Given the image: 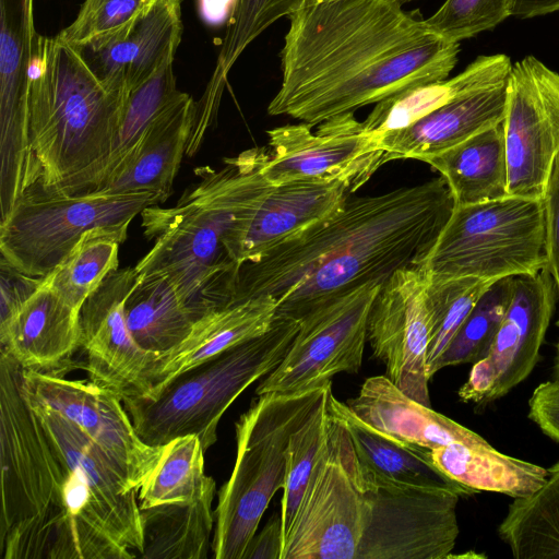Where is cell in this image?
I'll return each instance as SVG.
<instances>
[{"label":"cell","instance_id":"cell-1","mask_svg":"<svg viewBox=\"0 0 559 559\" xmlns=\"http://www.w3.org/2000/svg\"><path fill=\"white\" fill-rule=\"evenodd\" d=\"M0 352L2 559L141 557L138 490L72 421L25 397Z\"/></svg>","mask_w":559,"mask_h":559},{"label":"cell","instance_id":"cell-2","mask_svg":"<svg viewBox=\"0 0 559 559\" xmlns=\"http://www.w3.org/2000/svg\"><path fill=\"white\" fill-rule=\"evenodd\" d=\"M401 0H328L288 15L282 84L267 106L309 126L406 90L447 80L460 43L426 24Z\"/></svg>","mask_w":559,"mask_h":559},{"label":"cell","instance_id":"cell-3","mask_svg":"<svg viewBox=\"0 0 559 559\" xmlns=\"http://www.w3.org/2000/svg\"><path fill=\"white\" fill-rule=\"evenodd\" d=\"M453 209L441 177L381 194L348 195L333 214L242 264L230 302L269 295L277 316L300 319L353 288L420 265Z\"/></svg>","mask_w":559,"mask_h":559},{"label":"cell","instance_id":"cell-4","mask_svg":"<svg viewBox=\"0 0 559 559\" xmlns=\"http://www.w3.org/2000/svg\"><path fill=\"white\" fill-rule=\"evenodd\" d=\"M266 147L226 158L219 169L197 168L200 181L173 207L141 212L152 249L134 266L138 274L168 278L200 320L230 302L239 266L225 240L235 223L272 187L262 168Z\"/></svg>","mask_w":559,"mask_h":559},{"label":"cell","instance_id":"cell-5","mask_svg":"<svg viewBox=\"0 0 559 559\" xmlns=\"http://www.w3.org/2000/svg\"><path fill=\"white\" fill-rule=\"evenodd\" d=\"M24 70L38 182L71 195L94 192L106 176L126 95L107 87L57 36L34 38Z\"/></svg>","mask_w":559,"mask_h":559},{"label":"cell","instance_id":"cell-6","mask_svg":"<svg viewBox=\"0 0 559 559\" xmlns=\"http://www.w3.org/2000/svg\"><path fill=\"white\" fill-rule=\"evenodd\" d=\"M300 320L277 316L267 332L177 374L156 394L126 399L139 437L151 447L194 435L206 451L217 441L223 414L253 382L282 361Z\"/></svg>","mask_w":559,"mask_h":559},{"label":"cell","instance_id":"cell-7","mask_svg":"<svg viewBox=\"0 0 559 559\" xmlns=\"http://www.w3.org/2000/svg\"><path fill=\"white\" fill-rule=\"evenodd\" d=\"M329 385L331 381L295 393L258 395L236 421V461L215 508V559H242L273 496L286 486L290 438Z\"/></svg>","mask_w":559,"mask_h":559},{"label":"cell","instance_id":"cell-8","mask_svg":"<svg viewBox=\"0 0 559 559\" xmlns=\"http://www.w3.org/2000/svg\"><path fill=\"white\" fill-rule=\"evenodd\" d=\"M432 275L497 282L548 267L543 200L507 195L453 212L421 263Z\"/></svg>","mask_w":559,"mask_h":559},{"label":"cell","instance_id":"cell-9","mask_svg":"<svg viewBox=\"0 0 559 559\" xmlns=\"http://www.w3.org/2000/svg\"><path fill=\"white\" fill-rule=\"evenodd\" d=\"M163 202L154 192L71 195L36 182L0 222L1 257L25 274L45 277L87 231L104 228L128 235L136 215Z\"/></svg>","mask_w":559,"mask_h":559},{"label":"cell","instance_id":"cell-10","mask_svg":"<svg viewBox=\"0 0 559 559\" xmlns=\"http://www.w3.org/2000/svg\"><path fill=\"white\" fill-rule=\"evenodd\" d=\"M347 463L364 501L356 559H445L460 533L459 492L389 480L360 463L349 440Z\"/></svg>","mask_w":559,"mask_h":559},{"label":"cell","instance_id":"cell-11","mask_svg":"<svg viewBox=\"0 0 559 559\" xmlns=\"http://www.w3.org/2000/svg\"><path fill=\"white\" fill-rule=\"evenodd\" d=\"M384 282L341 294L300 318L282 361L264 377L257 395L295 393L322 386L337 373H357L362 365L372 302Z\"/></svg>","mask_w":559,"mask_h":559},{"label":"cell","instance_id":"cell-12","mask_svg":"<svg viewBox=\"0 0 559 559\" xmlns=\"http://www.w3.org/2000/svg\"><path fill=\"white\" fill-rule=\"evenodd\" d=\"M330 416L325 445L284 539L281 559H356L364 533V501L348 469L349 437L331 412Z\"/></svg>","mask_w":559,"mask_h":559},{"label":"cell","instance_id":"cell-13","mask_svg":"<svg viewBox=\"0 0 559 559\" xmlns=\"http://www.w3.org/2000/svg\"><path fill=\"white\" fill-rule=\"evenodd\" d=\"M502 127L508 195L543 200L559 154V73L534 56L512 64Z\"/></svg>","mask_w":559,"mask_h":559},{"label":"cell","instance_id":"cell-14","mask_svg":"<svg viewBox=\"0 0 559 559\" xmlns=\"http://www.w3.org/2000/svg\"><path fill=\"white\" fill-rule=\"evenodd\" d=\"M312 128L300 122L266 132L262 173L271 186L341 181L355 192L386 163L378 140L361 129L354 112Z\"/></svg>","mask_w":559,"mask_h":559},{"label":"cell","instance_id":"cell-15","mask_svg":"<svg viewBox=\"0 0 559 559\" xmlns=\"http://www.w3.org/2000/svg\"><path fill=\"white\" fill-rule=\"evenodd\" d=\"M20 384L25 397L72 421L139 491L157 464L163 447H151L139 437L115 392L92 380H71L58 372L22 368Z\"/></svg>","mask_w":559,"mask_h":559},{"label":"cell","instance_id":"cell-16","mask_svg":"<svg viewBox=\"0 0 559 559\" xmlns=\"http://www.w3.org/2000/svg\"><path fill=\"white\" fill-rule=\"evenodd\" d=\"M557 293L548 269L514 277L507 313L488 355L473 364L457 395L484 408L524 381L540 358V348L556 306Z\"/></svg>","mask_w":559,"mask_h":559},{"label":"cell","instance_id":"cell-17","mask_svg":"<svg viewBox=\"0 0 559 559\" xmlns=\"http://www.w3.org/2000/svg\"><path fill=\"white\" fill-rule=\"evenodd\" d=\"M428 273L414 265L394 272L381 286L368 317L367 342L385 376L405 394L431 407L427 354L431 320Z\"/></svg>","mask_w":559,"mask_h":559},{"label":"cell","instance_id":"cell-18","mask_svg":"<svg viewBox=\"0 0 559 559\" xmlns=\"http://www.w3.org/2000/svg\"><path fill=\"white\" fill-rule=\"evenodd\" d=\"M136 277L131 266L109 273L80 309L90 380L122 401L148 392L147 372L158 357L138 345L127 323L124 304Z\"/></svg>","mask_w":559,"mask_h":559},{"label":"cell","instance_id":"cell-19","mask_svg":"<svg viewBox=\"0 0 559 559\" xmlns=\"http://www.w3.org/2000/svg\"><path fill=\"white\" fill-rule=\"evenodd\" d=\"M181 2L155 0L126 26L75 49L107 87L127 95L174 62L182 34Z\"/></svg>","mask_w":559,"mask_h":559},{"label":"cell","instance_id":"cell-20","mask_svg":"<svg viewBox=\"0 0 559 559\" xmlns=\"http://www.w3.org/2000/svg\"><path fill=\"white\" fill-rule=\"evenodd\" d=\"M353 192L341 181L271 187L235 223L225 246L240 267L337 211Z\"/></svg>","mask_w":559,"mask_h":559},{"label":"cell","instance_id":"cell-21","mask_svg":"<svg viewBox=\"0 0 559 559\" xmlns=\"http://www.w3.org/2000/svg\"><path fill=\"white\" fill-rule=\"evenodd\" d=\"M508 79L465 92L411 126L374 136L386 163L439 155L473 135L502 123Z\"/></svg>","mask_w":559,"mask_h":559},{"label":"cell","instance_id":"cell-22","mask_svg":"<svg viewBox=\"0 0 559 559\" xmlns=\"http://www.w3.org/2000/svg\"><path fill=\"white\" fill-rule=\"evenodd\" d=\"M198 105L179 91L146 129L127 165L94 192L108 195L154 192L166 201L198 119Z\"/></svg>","mask_w":559,"mask_h":559},{"label":"cell","instance_id":"cell-23","mask_svg":"<svg viewBox=\"0 0 559 559\" xmlns=\"http://www.w3.org/2000/svg\"><path fill=\"white\" fill-rule=\"evenodd\" d=\"M277 311L276 300L258 296L216 308L198 320L189 335L158 355L147 372L148 392L156 394L177 374L211 357L267 332Z\"/></svg>","mask_w":559,"mask_h":559},{"label":"cell","instance_id":"cell-24","mask_svg":"<svg viewBox=\"0 0 559 559\" xmlns=\"http://www.w3.org/2000/svg\"><path fill=\"white\" fill-rule=\"evenodd\" d=\"M81 346L80 310L45 281L11 321L0 328V352L22 369L58 372Z\"/></svg>","mask_w":559,"mask_h":559},{"label":"cell","instance_id":"cell-25","mask_svg":"<svg viewBox=\"0 0 559 559\" xmlns=\"http://www.w3.org/2000/svg\"><path fill=\"white\" fill-rule=\"evenodd\" d=\"M346 404L367 424L414 447L490 445L478 433L405 394L386 376L367 378Z\"/></svg>","mask_w":559,"mask_h":559},{"label":"cell","instance_id":"cell-26","mask_svg":"<svg viewBox=\"0 0 559 559\" xmlns=\"http://www.w3.org/2000/svg\"><path fill=\"white\" fill-rule=\"evenodd\" d=\"M328 406L345 427L358 461L376 474L404 485L452 490L462 497L476 493L439 471L427 449L407 444L364 421L333 395L332 388Z\"/></svg>","mask_w":559,"mask_h":559},{"label":"cell","instance_id":"cell-27","mask_svg":"<svg viewBox=\"0 0 559 559\" xmlns=\"http://www.w3.org/2000/svg\"><path fill=\"white\" fill-rule=\"evenodd\" d=\"M445 181L454 206L508 195V168L502 123L424 160Z\"/></svg>","mask_w":559,"mask_h":559},{"label":"cell","instance_id":"cell-28","mask_svg":"<svg viewBox=\"0 0 559 559\" xmlns=\"http://www.w3.org/2000/svg\"><path fill=\"white\" fill-rule=\"evenodd\" d=\"M512 63L503 53L477 57L452 79L406 90L376 104L361 129L373 136L411 126L471 90L509 78Z\"/></svg>","mask_w":559,"mask_h":559},{"label":"cell","instance_id":"cell-29","mask_svg":"<svg viewBox=\"0 0 559 559\" xmlns=\"http://www.w3.org/2000/svg\"><path fill=\"white\" fill-rule=\"evenodd\" d=\"M427 454L439 471L461 485L514 499L537 491L549 474L548 468L500 453L492 445L454 442Z\"/></svg>","mask_w":559,"mask_h":559},{"label":"cell","instance_id":"cell-30","mask_svg":"<svg viewBox=\"0 0 559 559\" xmlns=\"http://www.w3.org/2000/svg\"><path fill=\"white\" fill-rule=\"evenodd\" d=\"M216 485L201 496L141 509L144 559H205L215 527Z\"/></svg>","mask_w":559,"mask_h":559},{"label":"cell","instance_id":"cell-31","mask_svg":"<svg viewBox=\"0 0 559 559\" xmlns=\"http://www.w3.org/2000/svg\"><path fill=\"white\" fill-rule=\"evenodd\" d=\"M124 313L138 345L156 355L179 345L198 321L171 282L157 274H138Z\"/></svg>","mask_w":559,"mask_h":559},{"label":"cell","instance_id":"cell-32","mask_svg":"<svg viewBox=\"0 0 559 559\" xmlns=\"http://www.w3.org/2000/svg\"><path fill=\"white\" fill-rule=\"evenodd\" d=\"M534 493L515 498L497 533L515 559H559V462Z\"/></svg>","mask_w":559,"mask_h":559},{"label":"cell","instance_id":"cell-33","mask_svg":"<svg viewBox=\"0 0 559 559\" xmlns=\"http://www.w3.org/2000/svg\"><path fill=\"white\" fill-rule=\"evenodd\" d=\"M126 239V234L104 228L87 231L45 276L46 283L68 304L80 310L85 299L106 276L119 269V245Z\"/></svg>","mask_w":559,"mask_h":559},{"label":"cell","instance_id":"cell-34","mask_svg":"<svg viewBox=\"0 0 559 559\" xmlns=\"http://www.w3.org/2000/svg\"><path fill=\"white\" fill-rule=\"evenodd\" d=\"M204 452L198 436L176 438L138 491L140 508L188 501L201 496L215 480L205 474Z\"/></svg>","mask_w":559,"mask_h":559},{"label":"cell","instance_id":"cell-35","mask_svg":"<svg viewBox=\"0 0 559 559\" xmlns=\"http://www.w3.org/2000/svg\"><path fill=\"white\" fill-rule=\"evenodd\" d=\"M178 92L173 62H168L147 81L127 93L104 181L127 165L150 123Z\"/></svg>","mask_w":559,"mask_h":559},{"label":"cell","instance_id":"cell-36","mask_svg":"<svg viewBox=\"0 0 559 559\" xmlns=\"http://www.w3.org/2000/svg\"><path fill=\"white\" fill-rule=\"evenodd\" d=\"M492 283L495 282L473 277H442L428 273L427 301L431 332L427 370L430 379L436 374V365L450 341Z\"/></svg>","mask_w":559,"mask_h":559},{"label":"cell","instance_id":"cell-37","mask_svg":"<svg viewBox=\"0 0 559 559\" xmlns=\"http://www.w3.org/2000/svg\"><path fill=\"white\" fill-rule=\"evenodd\" d=\"M514 277L492 283L464 320L436 365V373L461 364H475L484 359L507 313Z\"/></svg>","mask_w":559,"mask_h":559},{"label":"cell","instance_id":"cell-38","mask_svg":"<svg viewBox=\"0 0 559 559\" xmlns=\"http://www.w3.org/2000/svg\"><path fill=\"white\" fill-rule=\"evenodd\" d=\"M330 389L331 385L307 420L293 433L288 444L287 481L283 489L281 510L283 539L295 519L329 436L331 416L328 407V392Z\"/></svg>","mask_w":559,"mask_h":559},{"label":"cell","instance_id":"cell-39","mask_svg":"<svg viewBox=\"0 0 559 559\" xmlns=\"http://www.w3.org/2000/svg\"><path fill=\"white\" fill-rule=\"evenodd\" d=\"M328 0H236L219 57V74L224 79L234 62L262 32L283 16L306 4ZM404 4L415 0H401Z\"/></svg>","mask_w":559,"mask_h":559},{"label":"cell","instance_id":"cell-40","mask_svg":"<svg viewBox=\"0 0 559 559\" xmlns=\"http://www.w3.org/2000/svg\"><path fill=\"white\" fill-rule=\"evenodd\" d=\"M511 16V0H445L426 19L428 27L451 43L491 29Z\"/></svg>","mask_w":559,"mask_h":559},{"label":"cell","instance_id":"cell-41","mask_svg":"<svg viewBox=\"0 0 559 559\" xmlns=\"http://www.w3.org/2000/svg\"><path fill=\"white\" fill-rule=\"evenodd\" d=\"M155 0H85L75 20L57 37L78 48L126 26Z\"/></svg>","mask_w":559,"mask_h":559},{"label":"cell","instance_id":"cell-42","mask_svg":"<svg viewBox=\"0 0 559 559\" xmlns=\"http://www.w3.org/2000/svg\"><path fill=\"white\" fill-rule=\"evenodd\" d=\"M44 278L25 274L0 258V328L7 325L40 288Z\"/></svg>","mask_w":559,"mask_h":559},{"label":"cell","instance_id":"cell-43","mask_svg":"<svg viewBox=\"0 0 559 559\" xmlns=\"http://www.w3.org/2000/svg\"><path fill=\"white\" fill-rule=\"evenodd\" d=\"M545 206V251L548 270L555 283L559 302V154L556 158L547 191ZM556 325L559 326V313Z\"/></svg>","mask_w":559,"mask_h":559},{"label":"cell","instance_id":"cell-44","mask_svg":"<svg viewBox=\"0 0 559 559\" xmlns=\"http://www.w3.org/2000/svg\"><path fill=\"white\" fill-rule=\"evenodd\" d=\"M528 418L559 444V380L538 384L528 399Z\"/></svg>","mask_w":559,"mask_h":559},{"label":"cell","instance_id":"cell-45","mask_svg":"<svg viewBox=\"0 0 559 559\" xmlns=\"http://www.w3.org/2000/svg\"><path fill=\"white\" fill-rule=\"evenodd\" d=\"M281 514H273L260 532L249 542L242 559H281L283 550Z\"/></svg>","mask_w":559,"mask_h":559},{"label":"cell","instance_id":"cell-46","mask_svg":"<svg viewBox=\"0 0 559 559\" xmlns=\"http://www.w3.org/2000/svg\"><path fill=\"white\" fill-rule=\"evenodd\" d=\"M559 11V0H511V16L532 19Z\"/></svg>","mask_w":559,"mask_h":559},{"label":"cell","instance_id":"cell-47","mask_svg":"<svg viewBox=\"0 0 559 559\" xmlns=\"http://www.w3.org/2000/svg\"><path fill=\"white\" fill-rule=\"evenodd\" d=\"M236 0H198L201 19L211 26L223 24L231 14Z\"/></svg>","mask_w":559,"mask_h":559},{"label":"cell","instance_id":"cell-48","mask_svg":"<svg viewBox=\"0 0 559 559\" xmlns=\"http://www.w3.org/2000/svg\"><path fill=\"white\" fill-rule=\"evenodd\" d=\"M552 379L559 380V340L556 344V355L552 367Z\"/></svg>","mask_w":559,"mask_h":559}]
</instances>
